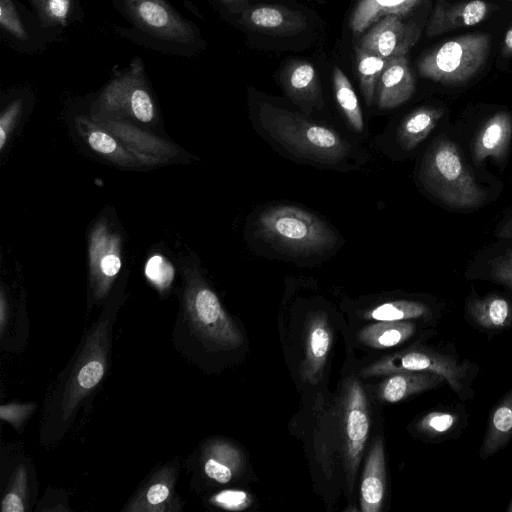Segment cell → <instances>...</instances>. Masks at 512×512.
I'll return each instance as SVG.
<instances>
[{"label":"cell","mask_w":512,"mask_h":512,"mask_svg":"<svg viewBox=\"0 0 512 512\" xmlns=\"http://www.w3.org/2000/svg\"><path fill=\"white\" fill-rule=\"evenodd\" d=\"M120 298H110L47 392L39 427L42 446L58 444L102 383L109 364Z\"/></svg>","instance_id":"6da1fadb"},{"label":"cell","mask_w":512,"mask_h":512,"mask_svg":"<svg viewBox=\"0 0 512 512\" xmlns=\"http://www.w3.org/2000/svg\"><path fill=\"white\" fill-rule=\"evenodd\" d=\"M172 339L178 351L194 362L201 353L230 351L243 343L237 325L198 274L186 281Z\"/></svg>","instance_id":"7a4b0ae2"},{"label":"cell","mask_w":512,"mask_h":512,"mask_svg":"<svg viewBox=\"0 0 512 512\" xmlns=\"http://www.w3.org/2000/svg\"><path fill=\"white\" fill-rule=\"evenodd\" d=\"M418 180L424 191L447 210L474 211L497 197L446 132L437 134L425 150Z\"/></svg>","instance_id":"3957f363"},{"label":"cell","mask_w":512,"mask_h":512,"mask_svg":"<svg viewBox=\"0 0 512 512\" xmlns=\"http://www.w3.org/2000/svg\"><path fill=\"white\" fill-rule=\"evenodd\" d=\"M113 5L130 24L120 34L137 44L180 57H193L207 45L196 24L169 0H113Z\"/></svg>","instance_id":"277c9868"},{"label":"cell","mask_w":512,"mask_h":512,"mask_svg":"<svg viewBox=\"0 0 512 512\" xmlns=\"http://www.w3.org/2000/svg\"><path fill=\"white\" fill-rule=\"evenodd\" d=\"M256 234L293 256L322 253L336 242V235L326 222L309 211L289 205L266 209L256 221Z\"/></svg>","instance_id":"5b68a950"},{"label":"cell","mask_w":512,"mask_h":512,"mask_svg":"<svg viewBox=\"0 0 512 512\" xmlns=\"http://www.w3.org/2000/svg\"><path fill=\"white\" fill-rule=\"evenodd\" d=\"M259 121L278 143L316 162L337 163L350 148L334 130L270 103L260 105Z\"/></svg>","instance_id":"8992f818"},{"label":"cell","mask_w":512,"mask_h":512,"mask_svg":"<svg viewBox=\"0 0 512 512\" xmlns=\"http://www.w3.org/2000/svg\"><path fill=\"white\" fill-rule=\"evenodd\" d=\"M479 366L470 359H460L446 348L416 346L385 356L362 368L360 376H385L405 371H425L442 375L461 401L474 398L473 382Z\"/></svg>","instance_id":"52a82bcc"},{"label":"cell","mask_w":512,"mask_h":512,"mask_svg":"<svg viewBox=\"0 0 512 512\" xmlns=\"http://www.w3.org/2000/svg\"><path fill=\"white\" fill-rule=\"evenodd\" d=\"M490 44V36L485 33L459 36L423 56L418 72L434 82L463 84L483 68Z\"/></svg>","instance_id":"ba28073f"},{"label":"cell","mask_w":512,"mask_h":512,"mask_svg":"<svg viewBox=\"0 0 512 512\" xmlns=\"http://www.w3.org/2000/svg\"><path fill=\"white\" fill-rule=\"evenodd\" d=\"M98 104L108 111L127 112L142 123H150L154 119L155 105L140 57H134L127 67L114 73Z\"/></svg>","instance_id":"9c48e42d"},{"label":"cell","mask_w":512,"mask_h":512,"mask_svg":"<svg viewBox=\"0 0 512 512\" xmlns=\"http://www.w3.org/2000/svg\"><path fill=\"white\" fill-rule=\"evenodd\" d=\"M0 31L10 47L28 55L42 52L59 39L18 0H0Z\"/></svg>","instance_id":"30bf717a"},{"label":"cell","mask_w":512,"mask_h":512,"mask_svg":"<svg viewBox=\"0 0 512 512\" xmlns=\"http://www.w3.org/2000/svg\"><path fill=\"white\" fill-rule=\"evenodd\" d=\"M344 460L349 488L360 463L369 433V414L364 390L357 379H351L343 401Z\"/></svg>","instance_id":"8fae6325"},{"label":"cell","mask_w":512,"mask_h":512,"mask_svg":"<svg viewBox=\"0 0 512 512\" xmlns=\"http://www.w3.org/2000/svg\"><path fill=\"white\" fill-rule=\"evenodd\" d=\"M512 144V114L499 110L476 128L470 142V159L474 168L480 169L486 160L505 167Z\"/></svg>","instance_id":"7c38bea8"},{"label":"cell","mask_w":512,"mask_h":512,"mask_svg":"<svg viewBox=\"0 0 512 512\" xmlns=\"http://www.w3.org/2000/svg\"><path fill=\"white\" fill-rule=\"evenodd\" d=\"M178 459L159 467L145 479L135 495L122 509L128 512L176 511L180 505L176 494Z\"/></svg>","instance_id":"4fadbf2b"},{"label":"cell","mask_w":512,"mask_h":512,"mask_svg":"<svg viewBox=\"0 0 512 512\" xmlns=\"http://www.w3.org/2000/svg\"><path fill=\"white\" fill-rule=\"evenodd\" d=\"M419 36L416 24H406L397 15H387L372 26L357 47L390 60L405 56Z\"/></svg>","instance_id":"5bb4252c"},{"label":"cell","mask_w":512,"mask_h":512,"mask_svg":"<svg viewBox=\"0 0 512 512\" xmlns=\"http://www.w3.org/2000/svg\"><path fill=\"white\" fill-rule=\"evenodd\" d=\"M464 318L473 328L485 333L512 329V297L493 291L479 295L471 290L464 302Z\"/></svg>","instance_id":"9a60e30c"},{"label":"cell","mask_w":512,"mask_h":512,"mask_svg":"<svg viewBox=\"0 0 512 512\" xmlns=\"http://www.w3.org/2000/svg\"><path fill=\"white\" fill-rule=\"evenodd\" d=\"M489 12L483 0H470L451 4L437 0L426 28V35L434 37L461 27L474 26L482 22Z\"/></svg>","instance_id":"2e32d148"},{"label":"cell","mask_w":512,"mask_h":512,"mask_svg":"<svg viewBox=\"0 0 512 512\" xmlns=\"http://www.w3.org/2000/svg\"><path fill=\"white\" fill-rule=\"evenodd\" d=\"M241 22L250 28L275 36H290L303 31V14L278 5H260L241 12Z\"/></svg>","instance_id":"e0dca14e"},{"label":"cell","mask_w":512,"mask_h":512,"mask_svg":"<svg viewBox=\"0 0 512 512\" xmlns=\"http://www.w3.org/2000/svg\"><path fill=\"white\" fill-rule=\"evenodd\" d=\"M332 344V331L324 312L313 313L306 327L305 358L302 365V378L316 384L326 364Z\"/></svg>","instance_id":"ac0fdd59"},{"label":"cell","mask_w":512,"mask_h":512,"mask_svg":"<svg viewBox=\"0 0 512 512\" xmlns=\"http://www.w3.org/2000/svg\"><path fill=\"white\" fill-rule=\"evenodd\" d=\"M465 277L485 280L512 291V244L500 240L481 250L468 266Z\"/></svg>","instance_id":"d6986e66"},{"label":"cell","mask_w":512,"mask_h":512,"mask_svg":"<svg viewBox=\"0 0 512 512\" xmlns=\"http://www.w3.org/2000/svg\"><path fill=\"white\" fill-rule=\"evenodd\" d=\"M415 91V80L405 56L390 59L377 83L380 109H393L407 102Z\"/></svg>","instance_id":"ffe728a7"},{"label":"cell","mask_w":512,"mask_h":512,"mask_svg":"<svg viewBox=\"0 0 512 512\" xmlns=\"http://www.w3.org/2000/svg\"><path fill=\"white\" fill-rule=\"evenodd\" d=\"M205 475L220 484L229 483L242 471L244 459L241 451L224 439H213L202 448Z\"/></svg>","instance_id":"44dd1931"},{"label":"cell","mask_w":512,"mask_h":512,"mask_svg":"<svg viewBox=\"0 0 512 512\" xmlns=\"http://www.w3.org/2000/svg\"><path fill=\"white\" fill-rule=\"evenodd\" d=\"M386 490L385 454L381 438H376L366 460L360 487L363 512L381 510Z\"/></svg>","instance_id":"7402d4cb"},{"label":"cell","mask_w":512,"mask_h":512,"mask_svg":"<svg viewBox=\"0 0 512 512\" xmlns=\"http://www.w3.org/2000/svg\"><path fill=\"white\" fill-rule=\"evenodd\" d=\"M468 424L465 406L429 411L414 424L416 433L427 441L440 442L457 438Z\"/></svg>","instance_id":"603a6c76"},{"label":"cell","mask_w":512,"mask_h":512,"mask_svg":"<svg viewBox=\"0 0 512 512\" xmlns=\"http://www.w3.org/2000/svg\"><path fill=\"white\" fill-rule=\"evenodd\" d=\"M287 95L304 107L323 106L317 71L306 61H292L281 73Z\"/></svg>","instance_id":"cb8c5ba5"},{"label":"cell","mask_w":512,"mask_h":512,"mask_svg":"<svg viewBox=\"0 0 512 512\" xmlns=\"http://www.w3.org/2000/svg\"><path fill=\"white\" fill-rule=\"evenodd\" d=\"M379 387L380 398L388 403H396L412 395L447 384L444 376L433 372L405 371L387 375Z\"/></svg>","instance_id":"d4e9b609"},{"label":"cell","mask_w":512,"mask_h":512,"mask_svg":"<svg viewBox=\"0 0 512 512\" xmlns=\"http://www.w3.org/2000/svg\"><path fill=\"white\" fill-rule=\"evenodd\" d=\"M512 440V388H510L491 410L483 441L479 449V457L486 460Z\"/></svg>","instance_id":"484cf974"},{"label":"cell","mask_w":512,"mask_h":512,"mask_svg":"<svg viewBox=\"0 0 512 512\" xmlns=\"http://www.w3.org/2000/svg\"><path fill=\"white\" fill-rule=\"evenodd\" d=\"M445 116V110L436 106H421L402 120L398 129L400 146L410 151L422 143Z\"/></svg>","instance_id":"4316f807"},{"label":"cell","mask_w":512,"mask_h":512,"mask_svg":"<svg viewBox=\"0 0 512 512\" xmlns=\"http://www.w3.org/2000/svg\"><path fill=\"white\" fill-rule=\"evenodd\" d=\"M441 313L440 305H432L420 300H394L382 303L365 313V318L382 321L432 322Z\"/></svg>","instance_id":"83f0119b"},{"label":"cell","mask_w":512,"mask_h":512,"mask_svg":"<svg viewBox=\"0 0 512 512\" xmlns=\"http://www.w3.org/2000/svg\"><path fill=\"white\" fill-rule=\"evenodd\" d=\"M423 0H359L351 18L350 27L360 33L387 15L403 17Z\"/></svg>","instance_id":"f1b7e54d"},{"label":"cell","mask_w":512,"mask_h":512,"mask_svg":"<svg viewBox=\"0 0 512 512\" xmlns=\"http://www.w3.org/2000/svg\"><path fill=\"white\" fill-rule=\"evenodd\" d=\"M42 25L58 38L82 18L80 0H28Z\"/></svg>","instance_id":"f546056e"},{"label":"cell","mask_w":512,"mask_h":512,"mask_svg":"<svg viewBox=\"0 0 512 512\" xmlns=\"http://www.w3.org/2000/svg\"><path fill=\"white\" fill-rule=\"evenodd\" d=\"M33 474L32 464L28 460L23 459L16 463L3 492L2 512H26L29 509L32 501Z\"/></svg>","instance_id":"4dcf8cb0"},{"label":"cell","mask_w":512,"mask_h":512,"mask_svg":"<svg viewBox=\"0 0 512 512\" xmlns=\"http://www.w3.org/2000/svg\"><path fill=\"white\" fill-rule=\"evenodd\" d=\"M417 326L413 321L382 322L361 329L359 340L373 348H389L404 343L416 333Z\"/></svg>","instance_id":"1f68e13d"},{"label":"cell","mask_w":512,"mask_h":512,"mask_svg":"<svg viewBox=\"0 0 512 512\" xmlns=\"http://www.w3.org/2000/svg\"><path fill=\"white\" fill-rule=\"evenodd\" d=\"M355 52L360 89L370 106L374 101L377 83L389 60L357 46Z\"/></svg>","instance_id":"d6a6232c"},{"label":"cell","mask_w":512,"mask_h":512,"mask_svg":"<svg viewBox=\"0 0 512 512\" xmlns=\"http://www.w3.org/2000/svg\"><path fill=\"white\" fill-rule=\"evenodd\" d=\"M333 86L337 103L351 127L358 132L363 130V115L355 91L339 67L333 70Z\"/></svg>","instance_id":"836d02e7"},{"label":"cell","mask_w":512,"mask_h":512,"mask_svg":"<svg viewBox=\"0 0 512 512\" xmlns=\"http://www.w3.org/2000/svg\"><path fill=\"white\" fill-rule=\"evenodd\" d=\"M147 279L161 292L167 290L174 278V269L161 255L152 256L146 263Z\"/></svg>","instance_id":"e575fe53"},{"label":"cell","mask_w":512,"mask_h":512,"mask_svg":"<svg viewBox=\"0 0 512 512\" xmlns=\"http://www.w3.org/2000/svg\"><path fill=\"white\" fill-rule=\"evenodd\" d=\"M35 409L34 403H9L0 406V417L20 431Z\"/></svg>","instance_id":"d590c367"},{"label":"cell","mask_w":512,"mask_h":512,"mask_svg":"<svg viewBox=\"0 0 512 512\" xmlns=\"http://www.w3.org/2000/svg\"><path fill=\"white\" fill-rule=\"evenodd\" d=\"M86 132L87 142L90 147L99 154L119 157L120 151L116 140L105 131L94 126H89Z\"/></svg>","instance_id":"8d00e7d4"},{"label":"cell","mask_w":512,"mask_h":512,"mask_svg":"<svg viewBox=\"0 0 512 512\" xmlns=\"http://www.w3.org/2000/svg\"><path fill=\"white\" fill-rule=\"evenodd\" d=\"M210 501L217 507L231 511L244 510L251 504V498L246 492L231 489L220 491Z\"/></svg>","instance_id":"74e56055"},{"label":"cell","mask_w":512,"mask_h":512,"mask_svg":"<svg viewBox=\"0 0 512 512\" xmlns=\"http://www.w3.org/2000/svg\"><path fill=\"white\" fill-rule=\"evenodd\" d=\"M24 102L22 98H16L14 99L4 112L2 113L1 120H0V147L3 148L6 137H7V131H9L10 128L13 127L17 117L19 116L22 108H23Z\"/></svg>","instance_id":"f35d334b"},{"label":"cell","mask_w":512,"mask_h":512,"mask_svg":"<svg viewBox=\"0 0 512 512\" xmlns=\"http://www.w3.org/2000/svg\"><path fill=\"white\" fill-rule=\"evenodd\" d=\"M494 236L498 240L512 241V208H510L495 227Z\"/></svg>","instance_id":"ab89813d"},{"label":"cell","mask_w":512,"mask_h":512,"mask_svg":"<svg viewBox=\"0 0 512 512\" xmlns=\"http://www.w3.org/2000/svg\"><path fill=\"white\" fill-rule=\"evenodd\" d=\"M223 4L229 11L236 13L245 10L244 6L247 4V0H218Z\"/></svg>","instance_id":"60d3db41"},{"label":"cell","mask_w":512,"mask_h":512,"mask_svg":"<svg viewBox=\"0 0 512 512\" xmlns=\"http://www.w3.org/2000/svg\"><path fill=\"white\" fill-rule=\"evenodd\" d=\"M502 53L505 56H512V24L508 28L503 39Z\"/></svg>","instance_id":"b9f144b4"},{"label":"cell","mask_w":512,"mask_h":512,"mask_svg":"<svg viewBox=\"0 0 512 512\" xmlns=\"http://www.w3.org/2000/svg\"><path fill=\"white\" fill-rule=\"evenodd\" d=\"M507 512H512V500L508 506V508L506 509Z\"/></svg>","instance_id":"7bdbcfd3"},{"label":"cell","mask_w":512,"mask_h":512,"mask_svg":"<svg viewBox=\"0 0 512 512\" xmlns=\"http://www.w3.org/2000/svg\"><path fill=\"white\" fill-rule=\"evenodd\" d=\"M512 1V0H511Z\"/></svg>","instance_id":"ee69618b"}]
</instances>
